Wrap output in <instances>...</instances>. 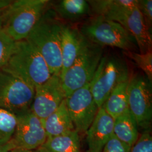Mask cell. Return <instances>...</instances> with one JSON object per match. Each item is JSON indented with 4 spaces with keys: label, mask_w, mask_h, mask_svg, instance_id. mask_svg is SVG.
I'll list each match as a JSON object with an SVG mask.
<instances>
[{
    "label": "cell",
    "mask_w": 152,
    "mask_h": 152,
    "mask_svg": "<svg viewBox=\"0 0 152 152\" xmlns=\"http://www.w3.org/2000/svg\"><path fill=\"white\" fill-rule=\"evenodd\" d=\"M114 135L131 147L139 138L138 126L130 110L114 120Z\"/></svg>",
    "instance_id": "obj_19"
},
{
    "label": "cell",
    "mask_w": 152,
    "mask_h": 152,
    "mask_svg": "<svg viewBox=\"0 0 152 152\" xmlns=\"http://www.w3.org/2000/svg\"><path fill=\"white\" fill-rule=\"evenodd\" d=\"M102 55L101 46L88 41L73 64L61 78L65 98L91 82Z\"/></svg>",
    "instance_id": "obj_5"
},
{
    "label": "cell",
    "mask_w": 152,
    "mask_h": 152,
    "mask_svg": "<svg viewBox=\"0 0 152 152\" xmlns=\"http://www.w3.org/2000/svg\"><path fill=\"white\" fill-rule=\"evenodd\" d=\"M12 150V147L9 142L2 144H0V152H9Z\"/></svg>",
    "instance_id": "obj_28"
},
{
    "label": "cell",
    "mask_w": 152,
    "mask_h": 152,
    "mask_svg": "<svg viewBox=\"0 0 152 152\" xmlns=\"http://www.w3.org/2000/svg\"><path fill=\"white\" fill-rule=\"evenodd\" d=\"M16 115V128L9 142L12 150H37L48 139L43 121L31 109Z\"/></svg>",
    "instance_id": "obj_8"
},
{
    "label": "cell",
    "mask_w": 152,
    "mask_h": 152,
    "mask_svg": "<svg viewBox=\"0 0 152 152\" xmlns=\"http://www.w3.org/2000/svg\"><path fill=\"white\" fill-rule=\"evenodd\" d=\"M88 40L74 28L64 24L61 30V53L62 67L60 78L71 67L88 42Z\"/></svg>",
    "instance_id": "obj_14"
},
{
    "label": "cell",
    "mask_w": 152,
    "mask_h": 152,
    "mask_svg": "<svg viewBox=\"0 0 152 152\" xmlns=\"http://www.w3.org/2000/svg\"><path fill=\"white\" fill-rule=\"evenodd\" d=\"M125 54L133 60L147 76L148 81L152 84V53L149 51L144 54H139L134 51H125Z\"/></svg>",
    "instance_id": "obj_22"
},
{
    "label": "cell",
    "mask_w": 152,
    "mask_h": 152,
    "mask_svg": "<svg viewBox=\"0 0 152 152\" xmlns=\"http://www.w3.org/2000/svg\"><path fill=\"white\" fill-rule=\"evenodd\" d=\"M15 41L4 31H0V69L6 64L15 46Z\"/></svg>",
    "instance_id": "obj_23"
},
{
    "label": "cell",
    "mask_w": 152,
    "mask_h": 152,
    "mask_svg": "<svg viewBox=\"0 0 152 152\" xmlns=\"http://www.w3.org/2000/svg\"><path fill=\"white\" fill-rule=\"evenodd\" d=\"M9 152H38L37 151H31V150H24V149H13Z\"/></svg>",
    "instance_id": "obj_29"
},
{
    "label": "cell",
    "mask_w": 152,
    "mask_h": 152,
    "mask_svg": "<svg viewBox=\"0 0 152 152\" xmlns=\"http://www.w3.org/2000/svg\"><path fill=\"white\" fill-rule=\"evenodd\" d=\"M75 130L86 134L98 113V108L91 91L90 82L65 98Z\"/></svg>",
    "instance_id": "obj_10"
},
{
    "label": "cell",
    "mask_w": 152,
    "mask_h": 152,
    "mask_svg": "<svg viewBox=\"0 0 152 152\" xmlns=\"http://www.w3.org/2000/svg\"><path fill=\"white\" fill-rule=\"evenodd\" d=\"M131 147L120 140L114 134L104 147L102 152H130Z\"/></svg>",
    "instance_id": "obj_25"
},
{
    "label": "cell",
    "mask_w": 152,
    "mask_h": 152,
    "mask_svg": "<svg viewBox=\"0 0 152 152\" xmlns=\"http://www.w3.org/2000/svg\"><path fill=\"white\" fill-rule=\"evenodd\" d=\"M129 77L127 69L119 60L103 57L90 82L91 91L100 109L121 82Z\"/></svg>",
    "instance_id": "obj_7"
},
{
    "label": "cell",
    "mask_w": 152,
    "mask_h": 152,
    "mask_svg": "<svg viewBox=\"0 0 152 152\" xmlns=\"http://www.w3.org/2000/svg\"><path fill=\"white\" fill-rule=\"evenodd\" d=\"M49 2L48 0L12 1L3 12L2 31L15 42L26 39Z\"/></svg>",
    "instance_id": "obj_3"
},
{
    "label": "cell",
    "mask_w": 152,
    "mask_h": 152,
    "mask_svg": "<svg viewBox=\"0 0 152 152\" xmlns=\"http://www.w3.org/2000/svg\"><path fill=\"white\" fill-rule=\"evenodd\" d=\"M137 7L143 16L148 27L150 29L152 27V0L137 1Z\"/></svg>",
    "instance_id": "obj_26"
},
{
    "label": "cell",
    "mask_w": 152,
    "mask_h": 152,
    "mask_svg": "<svg viewBox=\"0 0 152 152\" xmlns=\"http://www.w3.org/2000/svg\"><path fill=\"white\" fill-rule=\"evenodd\" d=\"M16 124L15 114L0 108V144H5L10 141Z\"/></svg>",
    "instance_id": "obj_21"
},
{
    "label": "cell",
    "mask_w": 152,
    "mask_h": 152,
    "mask_svg": "<svg viewBox=\"0 0 152 152\" xmlns=\"http://www.w3.org/2000/svg\"><path fill=\"white\" fill-rule=\"evenodd\" d=\"M2 69L34 88L47 81L52 75L42 56L26 39L15 42L9 59Z\"/></svg>",
    "instance_id": "obj_2"
},
{
    "label": "cell",
    "mask_w": 152,
    "mask_h": 152,
    "mask_svg": "<svg viewBox=\"0 0 152 152\" xmlns=\"http://www.w3.org/2000/svg\"><path fill=\"white\" fill-rule=\"evenodd\" d=\"M61 23L55 11H44L26 39L42 56L51 75H60L61 67Z\"/></svg>",
    "instance_id": "obj_1"
},
{
    "label": "cell",
    "mask_w": 152,
    "mask_h": 152,
    "mask_svg": "<svg viewBox=\"0 0 152 152\" xmlns=\"http://www.w3.org/2000/svg\"><path fill=\"white\" fill-rule=\"evenodd\" d=\"M114 119L102 107L86 134L87 152H102L104 147L114 134Z\"/></svg>",
    "instance_id": "obj_13"
},
{
    "label": "cell",
    "mask_w": 152,
    "mask_h": 152,
    "mask_svg": "<svg viewBox=\"0 0 152 152\" xmlns=\"http://www.w3.org/2000/svg\"><path fill=\"white\" fill-rule=\"evenodd\" d=\"M130 152H152V137L149 130L141 134L131 147Z\"/></svg>",
    "instance_id": "obj_24"
},
{
    "label": "cell",
    "mask_w": 152,
    "mask_h": 152,
    "mask_svg": "<svg viewBox=\"0 0 152 152\" xmlns=\"http://www.w3.org/2000/svg\"><path fill=\"white\" fill-rule=\"evenodd\" d=\"M88 41L102 46H109L133 51L136 42L133 36L120 23L97 15L83 24L80 30Z\"/></svg>",
    "instance_id": "obj_4"
},
{
    "label": "cell",
    "mask_w": 152,
    "mask_h": 152,
    "mask_svg": "<svg viewBox=\"0 0 152 152\" xmlns=\"http://www.w3.org/2000/svg\"><path fill=\"white\" fill-rule=\"evenodd\" d=\"M12 2V1L0 0V11H4L10 6Z\"/></svg>",
    "instance_id": "obj_27"
},
{
    "label": "cell",
    "mask_w": 152,
    "mask_h": 152,
    "mask_svg": "<svg viewBox=\"0 0 152 152\" xmlns=\"http://www.w3.org/2000/svg\"><path fill=\"white\" fill-rule=\"evenodd\" d=\"M3 12H4V11H0V31L2 30V24H3L2 14H3Z\"/></svg>",
    "instance_id": "obj_30"
},
{
    "label": "cell",
    "mask_w": 152,
    "mask_h": 152,
    "mask_svg": "<svg viewBox=\"0 0 152 152\" xmlns=\"http://www.w3.org/2000/svg\"><path fill=\"white\" fill-rule=\"evenodd\" d=\"M42 121L48 138L59 136L75 130L66 107L65 99L53 113Z\"/></svg>",
    "instance_id": "obj_15"
},
{
    "label": "cell",
    "mask_w": 152,
    "mask_h": 152,
    "mask_svg": "<svg viewBox=\"0 0 152 152\" xmlns=\"http://www.w3.org/2000/svg\"><path fill=\"white\" fill-rule=\"evenodd\" d=\"M151 85L143 76L136 75L130 78L127 89L129 110L137 126L145 130L152 124Z\"/></svg>",
    "instance_id": "obj_9"
},
{
    "label": "cell",
    "mask_w": 152,
    "mask_h": 152,
    "mask_svg": "<svg viewBox=\"0 0 152 152\" xmlns=\"http://www.w3.org/2000/svg\"><path fill=\"white\" fill-rule=\"evenodd\" d=\"M35 88L3 69H0V108L17 114L31 109Z\"/></svg>",
    "instance_id": "obj_6"
},
{
    "label": "cell",
    "mask_w": 152,
    "mask_h": 152,
    "mask_svg": "<svg viewBox=\"0 0 152 152\" xmlns=\"http://www.w3.org/2000/svg\"><path fill=\"white\" fill-rule=\"evenodd\" d=\"M65 99L60 75L53 74L47 81L35 87L31 110L44 121L58 108Z\"/></svg>",
    "instance_id": "obj_11"
},
{
    "label": "cell",
    "mask_w": 152,
    "mask_h": 152,
    "mask_svg": "<svg viewBox=\"0 0 152 152\" xmlns=\"http://www.w3.org/2000/svg\"><path fill=\"white\" fill-rule=\"evenodd\" d=\"M129 80V77L121 82L110 93L102 107L114 120L129 110L127 92Z\"/></svg>",
    "instance_id": "obj_18"
},
{
    "label": "cell",
    "mask_w": 152,
    "mask_h": 152,
    "mask_svg": "<svg viewBox=\"0 0 152 152\" xmlns=\"http://www.w3.org/2000/svg\"><path fill=\"white\" fill-rule=\"evenodd\" d=\"M38 152H82L80 134L76 130L48 137L37 150Z\"/></svg>",
    "instance_id": "obj_16"
},
{
    "label": "cell",
    "mask_w": 152,
    "mask_h": 152,
    "mask_svg": "<svg viewBox=\"0 0 152 152\" xmlns=\"http://www.w3.org/2000/svg\"><path fill=\"white\" fill-rule=\"evenodd\" d=\"M114 22L120 23L133 36L141 54L152 51V35L137 6L121 14Z\"/></svg>",
    "instance_id": "obj_12"
},
{
    "label": "cell",
    "mask_w": 152,
    "mask_h": 152,
    "mask_svg": "<svg viewBox=\"0 0 152 152\" xmlns=\"http://www.w3.org/2000/svg\"><path fill=\"white\" fill-rule=\"evenodd\" d=\"M91 11L88 1L63 0L56 6L55 12L60 18L71 21L78 20Z\"/></svg>",
    "instance_id": "obj_20"
},
{
    "label": "cell",
    "mask_w": 152,
    "mask_h": 152,
    "mask_svg": "<svg viewBox=\"0 0 152 152\" xmlns=\"http://www.w3.org/2000/svg\"><path fill=\"white\" fill-rule=\"evenodd\" d=\"M88 2L97 15L113 21L120 14L137 6L136 0H96L88 1Z\"/></svg>",
    "instance_id": "obj_17"
}]
</instances>
